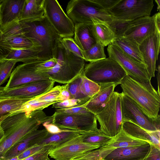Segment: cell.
<instances>
[{
    "label": "cell",
    "instance_id": "cell-1",
    "mask_svg": "<svg viewBox=\"0 0 160 160\" xmlns=\"http://www.w3.org/2000/svg\"><path fill=\"white\" fill-rule=\"evenodd\" d=\"M51 119V116H47L41 110L32 112L26 117L14 114L6 118L0 123L4 135L0 141V160L24 136L38 129L41 124Z\"/></svg>",
    "mask_w": 160,
    "mask_h": 160
},
{
    "label": "cell",
    "instance_id": "cell-2",
    "mask_svg": "<svg viewBox=\"0 0 160 160\" xmlns=\"http://www.w3.org/2000/svg\"><path fill=\"white\" fill-rule=\"evenodd\" d=\"M19 22L23 34L36 45L42 48L39 57L40 60L46 61L52 58L53 50L62 38L44 14L41 18Z\"/></svg>",
    "mask_w": 160,
    "mask_h": 160
},
{
    "label": "cell",
    "instance_id": "cell-3",
    "mask_svg": "<svg viewBox=\"0 0 160 160\" xmlns=\"http://www.w3.org/2000/svg\"><path fill=\"white\" fill-rule=\"evenodd\" d=\"M120 85L122 93L132 99L149 118L154 119L159 116L160 95L151 81L139 82L127 75Z\"/></svg>",
    "mask_w": 160,
    "mask_h": 160
},
{
    "label": "cell",
    "instance_id": "cell-4",
    "mask_svg": "<svg viewBox=\"0 0 160 160\" xmlns=\"http://www.w3.org/2000/svg\"><path fill=\"white\" fill-rule=\"evenodd\" d=\"M61 40L58 42L53 52L52 57L57 59L56 64L43 73L54 82L67 84L82 73L85 62L83 59L69 51Z\"/></svg>",
    "mask_w": 160,
    "mask_h": 160
},
{
    "label": "cell",
    "instance_id": "cell-5",
    "mask_svg": "<svg viewBox=\"0 0 160 160\" xmlns=\"http://www.w3.org/2000/svg\"><path fill=\"white\" fill-rule=\"evenodd\" d=\"M67 15L74 24L92 23V20L109 24L114 30L115 23L109 12L100 7L94 0H71L66 7Z\"/></svg>",
    "mask_w": 160,
    "mask_h": 160
},
{
    "label": "cell",
    "instance_id": "cell-6",
    "mask_svg": "<svg viewBox=\"0 0 160 160\" xmlns=\"http://www.w3.org/2000/svg\"><path fill=\"white\" fill-rule=\"evenodd\" d=\"M83 73L87 78L99 85L120 84L127 75L119 64L109 57L90 62L85 66Z\"/></svg>",
    "mask_w": 160,
    "mask_h": 160
},
{
    "label": "cell",
    "instance_id": "cell-7",
    "mask_svg": "<svg viewBox=\"0 0 160 160\" xmlns=\"http://www.w3.org/2000/svg\"><path fill=\"white\" fill-rule=\"evenodd\" d=\"M122 95V92L114 91L102 109L95 114L100 126L99 129L111 138L122 130L121 102Z\"/></svg>",
    "mask_w": 160,
    "mask_h": 160
},
{
    "label": "cell",
    "instance_id": "cell-8",
    "mask_svg": "<svg viewBox=\"0 0 160 160\" xmlns=\"http://www.w3.org/2000/svg\"><path fill=\"white\" fill-rule=\"evenodd\" d=\"M153 0H120L109 11L116 25L146 16H150Z\"/></svg>",
    "mask_w": 160,
    "mask_h": 160
},
{
    "label": "cell",
    "instance_id": "cell-9",
    "mask_svg": "<svg viewBox=\"0 0 160 160\" xmlns=\"http://www.w3.org/2000/svg\"><path fill=\"white\" fill-rule=\"evenodd\" d=\"M156 30L153 16H146L116 25L115 33L116 36L128 38L140 45Z\"/></svg>",
    "mask_w": 160,
    "mask_h": 160
},
{
    "label": "cell",
    "instance_id": "cell-10",
    "mask_svg": "<svg viewBox=\"0 0 160 160\" xmlns=\"http://www.w3.org/2000/svg\"><path fill=\"white\" fill-rule=\"evenodd\" d=\"M51 116L52 123L62 129L86 132L98 129L95 114L91 112L85 114H70L55 112Z\"/></svg>",
    "mask_w": 160,
    "mask_h": 160
},
{
    "label": "cell",
    "instance_id": "cell-11",
    "mask_svg": "<svg viewBox=\"0 0 160 160\" xmlns=\"http://www.w3.org/2000/svg\"><path fill=\"white\" fill-rule=\"evenodd\" d=\"M44 15L62 38H72L74 34L75 24L56 0H44Z\"/></svg>",
    "mask_w": 160,
    "mask_h": 160
},
{
    "label": "cell",
    "instance_id": "cell-12",
    "mask_svg": "<svg viewBox=\"0 0 160 160\" xmlns=\"http://www.w3.org/2000/svg\"><path fill=\"white\" fill-rule=\"evenodd\" d=\"M121 109L122 122H131L149 132L160 131V115L156 119L151 118L132 99L123 93Z\"/></svg>",
    "mask_w": 160,
    "mask_h": 160
},
{
    "label": "cell",
    "instance_id": "cell-13",
    "mask_svg": "<svg viewBox=\"0 0 160 160\" xmlns=\"http://www.w3.org/2000/svg\"><path fill=\"white\" fill-rule=\"evenodd\" d=\"M107 50L109 57L118 62L127 75L139 82L151 81V78L144 64L135 61L112 43L108 45Z\"/></svg>",
    "mask_w": 160,
    "mask_h": 160
},
{
    "label": "cell",
    "instance_id": "cell-14",
    "mask_svg": "<svg viewBox=\"0 0 160 160\" xmlns=\"http://www.w3.org/2000/svg\"><path fill=\"white\" fill-rule=\"evenodd\" d=\"M84 133L54 147L49 156L55 160H71L83 153L100 147L99 145L83 142Z\"/></svg>",
    "mask_w": 160,
    "mask_h": 160
},
{
    "label": "cell",
    "instance_id": "cell-15",
    "mask_svg": "<svg viewBox=\"0 0 160 160\" xmlns=\"http://www.w3.org/2000/svg\"><path fill=\"white\" fill-rule=\"evenodd\" d=\"M39 60H41L23 63L17 66L11 73L5 89L14 88L35 81L51 80L46 74L37 71L36 65Z\"/></svg>",
    "mask_w": 160,
    "mask_h": 160
},
{
    "label": "cell",
    "instance_id": "cell-16",
    "mask_svg": "<svg viewBox=\"0 0 160 160\" xmlns=\"http://www.w3.org/2000/svg\"><path fill=\"white\" fill-rule=\"evenodd\" d=\"M55 82L51 80L35 81L10 89H5L0 98L31 99L42 94L53 87Z\"/></svg>",
    "mask_w": 160,
    "mask_h": 160
},
{
    "label": "cell",
    "instance_id": "cell-17",
    "mask_svg": "<svg viewBox=\"0 0 160 160\" xmlns=\"http://www.w3.org/2000/svg\"><path fill=\"white\" fill-rule=\"evenodd\" d=\"M144 63L151 78L155 77L156 65L160 50V32H155L146 38L139 45Z\"/></svg>",
    "mask_w": 160,
    "mask_h": 160
},
{
    "label": "cell",
    "instance_id": "cell-18",
    "mask_svg": "<svg viewBox=\"0 0 160 160\" xmlns=\"http://www.w3.org/2000/svg\"><path fill=\"white\" fill-rule=\"evenodd\" d=\"M0 30L2 32L3 41L11 49L33 48H42L36 45L23 34L22 27L19 21L14 22Z\"/></svg>",
    "mask_w": 160,
    "mask_h": 160
},
{
    "label": "cell",
    "instance_id": "cell-19",
    "mask_svg": "<svg viewBox=\"0 0 160 160\" xmlns=\"http://www.w3.org/2000/svg\"><path fill=\"white\" fill-rule=\"evenodd\" d=\"M48 132L45 129H36L28 133L15 143L5 154L2 160L17 157L28 148L38 144Z\"/></svg>",
    "mask_w": 160,
    "mask_h": 160
},
{
    "label": "cell",
    "instance_id": "cell-20",
    "mask_svg": "<svg viewBox=\"0 0 160 160\" xmlns=\"http://www.w3.org/2000/svg\"><path fill=\"white\" fill-rule=\"evenodd\" d=\"M25 0H2L0 4V30L19 21Z\"/></svg>",
    "mask_w": 160,
    "mask_h": 160
},
{
    "label": "cell",
    "instance_id": "cell-21",
    "mask_svg": "<svg viewBox=\"0 0 160 160\" xmlns=\"http://www.w3.org/2000/svg\"><path fill=\"white\" fill-rule=\"evenodd\" d=\"M150 148L149 143L131 147L116 148L103 160H140L143 159Z\"/></svg>",
    "mask_w": 160,
    "mask_h": 160
},
{
    "label": "cell",
    "instance_id": "cell-22",
    "mask_svg": "<svg viewBox=\"0 0 160 160\" xmlns=\"http://www.w3.org/2000/svg\"><path fill=\"white\" fill-rule=\"evenodd\" d=\"M122 129L130 136L160 149V131L149 132L129 122H122Z\"/></svg>",
    "mask_w": 160,
    "mask_h": 160
},
{
    "label": "cell",
    "instance_id": "cell-23",
    "mask_svg": "<svg viewBox=\"0 0 160 160\" xmlns=\"http://www.w3.org/2000/svg\"><path fill=\"white\" fill-rule=\"evenodd\" d=\"M99 91L84 105L89 111L96 114L99 112L109 99L117 85L110 83L99 85Z\"/></svg>",
    "mask_w": 160,
    "mask_h": 160
},
{
    "label": "cell",
    "instance_id": "cell-24",
    "mask_svg": "<svg viewBox=\"0 0 160 160\" xmlns=\"http://www.w3.org/2000/svg\"><path fill=\"white\" fill-rule=\"evenodd\" d=\"M91 28L96 43L105 47L115 40L116 33L112 28L104 22L92 20Z\"/></svg>",
    "mask_w": 160,
    "mask_h": 160
},
{
    "label": "cell",
    "instance_id": "cell-25",
    "mask_svg": "<svg viewBox=\"0 0 160 160\" xmlns=\"http://www.w3.org/2000/svg\"><path fill=\"white\" fill-rule=\"evenodd\" d=\"M92 24H75L74 39L83 51L88 50L96 43L92 32Z\"/></svg>",
    "mask_w": 160,
    "mask_h": 160
},
{
    "label": "cell",
    "instance_id": "cell-26",
    "mask_svg": "<svg viewBox=\"0 0 160 160\" xmlns=\"http://www.w3.org/2000/svg\"><path fill=\"white\" fill-rule=\"evenodd\" d=\"M112 43L135 61L144 64L139 50V45L133 40L123 36H116L114 41Z\"/></svg>",
    "mask_w": 160,
    "mask_h": 160
},
{
    "label": "cell",
    "instance_id": "cell-27",
    "mask_svg": "<svg viewBox=\"0 0 160 160\" xmlns=\"http://www.w3.org/2000/svg\"><path fill=\"white\" fill-rule=\"evenodd\" d=\"M147 143L148 142L130 136L122 129L118 134L112 137L100 147L115 149L140 145Z\"/></svg>",
    "mask_w": 160,
    "mask_h": 160
},
{
    "label": "cell",
    "instance_id": "cell-28",
    "mask_svg": "<svg viewBox=\"0 0 160 160\" xmlns=\"http://www.w3.org/2000/svg\"><path fill=\"white\" fill-rule=\"evenodd\" d=\"M44 0H25L19 21L37 19L44 14Z\"/></svg>",
    "mask_w": 160,
    "mask_h": 160
},
{
    "label": "cell",
    "instance_id": "cell-29",
    "mask_svg": "<svg viewBox=\"0 0 160 160\" xmlns=\"http://www.w3.org/2000/svg\"><path fill=\"white\" fill-rule=\"evenodd\" d=\"M42 52V49L38 48L12 49L5 60H13L23 63L30 62L41 60L39 57Z\"/></svg>",
    "mask_w": 160,
    "mask_h": 160
},
{
    "label": "cell",
    "instance_id": "cell-30",
    "mask_svg": "<svg viewBox=\"0 0 160 160\" xmlns=\"http://www.w3.org/2000/svg\"><path fill=\"white\" fill-rule=\"evenodd\" d=\"M30 99L0 98V124L7 117L17 111L22 104Z\"/></svg>",
    "mask_w": 160,
    "mask_h": 160
},
{
    "label": "cell",
    "instance_id": "cell-31",
    "mask_svg": "<svg viewBox=\"0 0 160 160\" xmlns=\"http://www.w3.org/2000/svg\"><path fill=\"white\" fill-rule=\"evenodd\" d=\"M84 133L85 132L68 130H65L56 134H52L48 133L46 138L38 144L51 145L56 146Z\"/></svg>",
    "mask_w": 160,
    "mask_h": 160
},
{
    "label": "cell",
    "instance_id": "cell-32",
    "mask_svg": "<svg viewBox=\"0 0 160 160\" xmlns=\"http://www.w3.org/2000/svg\"><path fill=\"white\" fill-rule=\"evenodd\" d=\"M57 102H40L33 98L24 103L13 113L24 112L28 115L32 112L38 110H42L44 108Z\"/></svg>",
    "mask_w": 160,
    "mask_h": 160
},
{
    "label": "cell",
    "instance_id": "cell-33",
    "mask_svg": "<svg viewBox=\"0 0 160 160\" xmlns=\"http://www.w3.org/2000/svg\"><path fill=\"white\" fill-rule=\"evenodd\" d=\"M112 138L105 134L98 128L95 130L85 133L83 142L99 145L101 147L110 140Z\"/></svg>",
    "mask_w": 160,
    "mask_h": 160
},
{
    "label": "cell",
    "instance_id": "cell-34",
    "mask_svg": "<svg viewBox=\"0 0 160 160\" xmlns=\"http://www.w3.org/2000/svg\"><path fill=\"white\" fill-rule=\"evenodd\" d=\"M104 47L100 44L96 43L87 50L83 51V59L91 62L106 58Z\"/></svg>",
    "mask_w": 160,
    "mask_h": 160
},
{
    "label": "cell",
    "instance_id": "cell-35",
    "mask_svg": "<svg viewBox=\"0 0 160 160\" xmlns=\"http://www.w3.org/2000/svg\"><path fill=\"white\" fill-rule=\"evenodd\" d=\"M114 149H115L113 148L100 147L83 153L77 156L72 160L86 159L103 160L107 155Z\"/></svg>",
    "mask_w": 160,
    "mask_h": 160
},
{
    "label": "cell",
    "instance_id": "cell-36",
    "mask_svg": "<svg viewBox=\"0 0 160 160\" xmlns=\"http://www.w3.org/2000/svg\"><path fill=\"white\" fill-rule=\"evenodd\" d=\"M100 85L85 77L82 72L80 90L87 98L90 99L99 90Z\"/></svg>",
    "mask_w": 160,
    "mask_h": 160
},
{
    "label": "cell",
    "instance_id": "cell-37",
    "mask_svg": "<svg viewBox=\"0 0 160 160\" xmlns=\"http://www.w3.org/2000/svg\"><path fill=\"white\" fill-rule=\"evenodd\" d=\"M82 72H83L73 80L67 83L70 95V98L90 100L87 98L82 94L80 90V86L82 81Z\"/></svg>",
    "mask_w": 160,
    "mask_h": 160
},
{
    "label": "cell",
    "instance_id": "cell-38",
    "mask_svg": "<svg viewBox=\"0 0 160 160\" xmlns=\"http://www.w3.org/2000/svg\"><path fill=\"white\" fill-rule=\"evenodd\" d=\"M17 62L11 60L0 62V87L10 77L12 69Z\"/></svg>",
    "mask_w": 160,
    "mask_h": 160
},
{
    "label": "cell",
    "instance_id": "cell-39",
    "mask_svg": "<svg viewBox=\"0 0 160 160\" xmlns=\"http://www.w3.org/2000/svg\"><path fill=\"white\" fill-rule=\"evenodd\" d=\"M89 100L70 98L62 102H57L52 104V108L57 109H64L83 106Z\"/></svg>",
    "mask_w": 160,
    "mask_h": 160
},
{
    "label": "cell",
    "instance_id": "cell-40",
    "mask_svg": "<svg viewBox=\"0 0 160 160\" xmlns=\"http://www.w3.org/2000/svg\"><path fill=\"white\" fill-rule=\"evenodd\" d=\"M61 86L58 85L53 87L47 92L34 97L38 101L42 102H52L58 101V97L60 94Z\"/></svg>",
    "mask_w": 160,
    "mask_h": 160
},
{
    "label": "cell",
    "instance_id": "cell-41",
    "mask_svg": "<svg viewBox=\"0 0 160 160\" xmlns=\"http://www.w3.org/2000/svg\"><path fill=\"white\" fill-rule=\"evenodd\" d=\"M62 42L70 51L77 56L83 59V52L72 38H64L62 39Z\"/></svg>",
    "mask_w": 160,
    "mask_h": 160
},
{
    "label": "cell",
    "instance_id": "cell-42",
    "mask_svg": "<svg viewBox=\"0 0 160 160\" xmlns=\"http://www.w3.org/2000/svg\"><path fill=\"white\" fill-rule=\"evenodd\" d=\"M55 146L47 145L32 155L20 160H47L49 154Z\"/></svg>",
    "mask_w": 160,
    "mask_h": 160
},
{
    "label": "cell",
    "instance_id": "cell-43",
    "mask_svg": "<svg viewBox=\"0 0 160 160\" xmlns=\"http://www.w3.org/2000/svg\"><path fill=\"white\" fill-rule=\"evenodd\" d=\"M55 112L70 114H85L91 112L83 106L64 109H57Z\"/></svg>",
    "mask_w": 160,
    "mask_h": 160
},
{
    "label": "cell",
    "instance_id": "cell-44",
    "mask_svg": "<svg viewBox=\"0 0 160 160\" xmlns=\"http://www.w3.org/2000/svg\"><path fill=\"white\" fill-rule=\"evenodd\" d=\"M46 146L44 144L35 145L22 152L17 157L19 160L24 159L34 154Z\"/></svg>",
    "mask_w": 160,
    "mask_h": 160
},
{
    "label": "cell",
    "instance_id": "cell-45",
    "mask_svg": "<svg viewBox=\"0 0 160 160\" xmlns=\"http://www.w3.org/2000/svg\"><path fill=\"white\" fill-rule=\"evenodd\" d=\"M101 8L109 12V10L120 0H94Z\"/></svg>",
    "mask_w": 160,
    "mask_h": 160
},
{
    "label": "cell",
    "instance_id": "cell-46",
    "mask_svg": "<svg viewBox=\"0 0 160 160\" xmlns=\"http://www.w3.org/2000/svg\"><path fill=\"white\" fill-rule=\"evenodd\" d=\"M11 50L3 41L0 30V62L5 60Z\"/></svg>",
    "mask_w": 160,
    "mask_h": 160
},
{
    "label": "cell",
    "instance_id": "cell-47",
    "mask_svg": "<svg viewBox=\"0 0 160 160\" xmlns=\"http://www.w3.org/2000/svg\"><path fill=\"white\" fill-rule=\"evenodd\" d=\"M143 160H160V149L150 144L149 151Z\"/></svg>",
    "mask_w": 160,
    "mask_h": 160
},
{
    "label": "cell",
    "instance_id": "cell-48",
    "mask_svg": "<svg viewBox=\"0 0 160 160\" xmlns=\"http://www.w3.org/2000/svg\"><path fill=\"white\" fill-rule=\"evenodd\" d=\"M52 120H49L43 122L42 125L45 129L49 133L56 134L64 131L65 129H62L52 122Z\"/></svg>",
    "mask_w": 160,
    "mask_h": 160
},
{
    "label": "cell",
    "instance_id": "cell-49",
    "mask_svg": "<svg viewBox=\"0 0 160 160\" xmlns=\"http://www.w3.org/2000/svg\"><path fill=\"white\" fill-rule=\"evenodd\" d=\"M70 98V95L67 84L61 86L60 93L58 97V101L62 102Z\"/></svg>",
    "mask_w": 160,
    "mask_h": 160
},
{
    "label": "cell",
    "instance_id": "cell-50",
    "mask_svg": "<svg viewBox=\"0 0 160 160\" xmlns=\"http://www.w3.org/2000/svg\"><path fill=\"white\" fill-rule=\"evenodd\" d=\"M155 23V26L157 31L160 32V12H158L155 14L153 16Z\"/></svg>",
    "mask_w": 160,
    "mask_h": 160
},
{
    "label": "cell",
    "instance_id": "cell-51",
    "mask_svg": "<svg viewBox=\"0 0 160 160\" xmlns=\"http://www.w3.org/2000/svg\"><path fill=\"white\" fill-rule=\"evenodd\" d=\"M158 73L157 74V79L158 84V90L157 91L160 94V66L158 65Z\"/></svg>",
    "mask_w": 160,
    "mask_h": 160
},
{
    "label": "cell",
    "instance_id": "cell-52",
    "mask_svg": "<svg viewBox=\"0 0 160 160\" xmlns=\"http://www.w3.org/2000/svg\"><path fill=\"white\" fill-rule=\"evenodd\" d=\"M4 135V132L0 124V141L3 137Z\"/></svg>",
    "mask_w": 160,
    "mask_h": 160
},
{
    "label": "cell",
    "instance_id": "cell-53",
    "mask_svg": "<svg viewBox=\"0 0 160 160\" xmlns=\"http://www.w3.org/2000/svg\"><path fill=\"white\" fill-rule=\"evenodd\" d=\"M155 2L156 3L158 7H157V10H159L160 8V0H155Z\"/></svg>",
    "mask_w": 160,
    "mask_h": 160
},
{
    "label": "cell",
    "instance_id": "cell-54",
    "mask_svg": "<svg viewBox=\"0 0 160 160\" xmlns=\"http://www.w3.org/2000/svg\"><path fill=\"white\" fill-rule=\"evenodd\" d=\"M5 87H0V95L1 94L3 91L5 90Z\"/></svg>",
    "mask_w": 160,
    "mask_h": 160
},
{
    "label": "cell",
    "instance_id": "cell-55",
    "mask_svg": "<svg viewBox=\"0 0 160 160\" xmlns=\"http://www.w3.org/2000/svg\"><path fill=\"white\" fill-rule=\"evenodd\" d=\"M6 160H19L17 157L11 158Z\"/></svg>",
    "mask_w": 160,
    "mask_h": 160
},
{
    "label": "cell",
    "instance_id": "cell-56",
    "mask_svg": "<svg viewBox=\"0 0 160 160\" xmlns=\"http://www.w3.org/2000/svg\"><path fill=\"white\" fill-rule=\"evenodd\" d=\"M72 160H88V159H81Z\"/></svg>",
    "mask_w": 160,
    "mask_h": 160
},
{
    "label": "cell",
    "instance_id": "cell-57",
    "mask_svg": "<svg viewBox=\"0 0 160 160\" xmlns=\"http://www.w3.org/2000/svg\"><path fill=\"white\" fill-rule=\"evenodd\" d=\"M2 0H0V4L1 3V2H2Z\"/></svg>",
    "mask_w": 160,
    "mask_h": 160
},
{
    "label": "cell",
    "instance_id": "cell-58",
    "mask_svg": "<svg viewBox=\"0 0 160 160\" xmlns=\"http://www.w3.org/2000/svg\"><path fill=\"white\" fill-rule=\"evenodd\" d=\"M50 160V159L49 158V157H48V160Z\"/></svg>",
    "mask_w": 160,
    "mask_h": 160
},
{
    "label": "cell",
    "instance_id": "cell-59",
    "mask_svg": "<svg viewBox=\"0 0 160 160\" xmlns=\"http://www.w3.org/2000/svg\"><path fill=\"white\" fill-rule=\"evenodd\" d=\"M143 159H141V160H143Z\"/></svg>",
    "mask_w": 160,
    "mask_h": 160
}]
</instances>
